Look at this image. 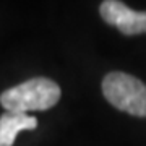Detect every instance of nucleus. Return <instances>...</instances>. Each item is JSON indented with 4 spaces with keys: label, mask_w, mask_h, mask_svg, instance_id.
I'll list each match as a JSON object with an SVG mask.
<instances>
[{
    "label": "nucleus",
    "mask_w": 146,
    "mask_h": 146,
    "mask_svg": "<svg viewBox=\"0 0 146 146\" xmlns=\"http://www.w3.org/2000/svg\"><path fill=\"white\" fill-rule=\"evenodd\" d=\"M106 99L119 110L146 117V84L123 72H112L102 81Z\"/></svg>",
    "instance_id": "obj_2"
},
{
    "label": "nucleus",
    "mask_w": 146,
    "mask_h": 146,
    "mask_svg": "<svg viewBox=\"0 0 146 146\" xmlns=\"http://www.w3.org/2000/svg\"><path fill=\"white\" fill-rule=\"evenodd\" d=\"M99 13L106 23L115 26L122 34L133 36L146 33V11L131 10L119 0H106L99 7Z\"/></svg>",
    "instance_id": "obj_3"
},
{
    "label": "nucleus",
    "mask_w": 146,
    "mask_h": 146,
    "mask_svg": "<svg viewBox=\"0 0 146 146\" xmlns=\"http://www.w3.org/2000/svg\"><path fill=\"white\" fill-rule=\"evenodd\" d=\"M37 120L28 114L5 110L0 117V146H13L16 135L23 130H34Z\"/></svg>",
    "instance_id": "obj_4"
},
{
    "label": "nucleus",
    "mask_w": 146,
    "mask_h": 146,
    "mask_svg": "<svg viewBox=\"0 0 146 146\" xmlns=\"http://www.w3.org/2000/svg\"><path fill=\"white\" fill-rule=\"evenodd\" d=\"M60 86L44 76L28 80L7 89L0 96V104L5 110L28 114L29 110H47L60 99Z\"/></svg>",
    "instance_id": "obj_1"
}]
</instances>
